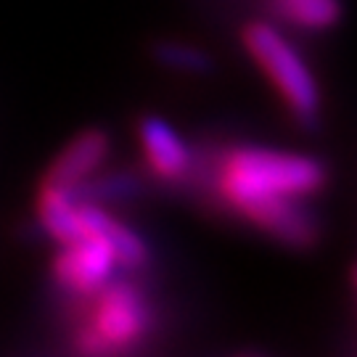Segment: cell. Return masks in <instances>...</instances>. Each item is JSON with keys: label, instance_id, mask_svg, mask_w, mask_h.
Returning <instances> with one entry per match:
<instances>
[{"label": "cell", "instance_id": "277c9868", "mask_svg": "<svg viewBox=\"0 0 357 357\" xmlns=\"http://www.w3.org/2000/svg\"><path fill=\"white\" fill-rule=\"evenodd\" d=\"M116 268L114 252L98 233H85L72 243H61L53 259V275L66 291L93 296L103 283L112 281Z\"/></svg>", "mask_w": 357, "mask_h": 357}, {"label": "cell", "instance_id": "52a82bcc", "mask_svg": "<svg viewBox=\"0 0 357 357\" xmlns=\"http://www.w3.org/2000/svg\"><path fill=\"white\" fill-rule=\"evenodd\" d=\"M243 217L289 246H312L318 238V220L310 215L305 199H270L243 212Z\"/></svg>", "mask_w": 357, "mask_h": 357}, {"label": "cell", "instance_id": "ba28073f", "mask_svg": "<svg viewBox=\"0 0 357 357\" xmlns=\"http://www.w3.org/2000/svg\"><path fill=\"white\" fill-rule=\"evenodd\" d=\"M38 212L45 233L59 243H72L90 233L85 220V202H79L75 191L40 185Z\"/></svg>", "mask_w": 357, "mask_h": 357}, {"label": "cell", "instance_id": "8fae6325", "mask_svg": "<svg viewBox=\"0 0 357 357\" xmlns=\"http://www.w3.org/2000/svg\"><path fill=\"white\" fill-rule=\"evenodd\" d=\"M153 56H156L159 64L169 66V69H175V72L204 75V72L212 69V59H209L202 48L188 45V43H172V40L159 43V45L153 48Z\"/></svg>", "mask_w": 357, "mask_h": 357}, {"label": "cell", "instance_id": "5b68a950", "mask_svg": "<svg viewBox=\"0 0 357 357\" xmlns=\"http://www.w3.org/2000/svg\"><path fill=\"white\" fill-rule=\"evenodd\" d=\"M109 149H112V141L103 130L90 128L85 132H79L75 141L66 143L64 151L53 159V165L48 167L40 185L75 191L101 169L106 156H109Z\"/></svg>", "mask_w": 357, "mask_h": 357}, {"label": "cell", "instance_id": "9c48e42d", "mask_svg": "<svg viewBox=\"0 0 357 357\" xmlns=\"http://www.w3.org/2000/svg\"><path fill=\"white\" fill-rule=\"evenodd\" d=\"M85 220H88L90 233H98L103 241L109 243V249L114 252L116 265H122V268L128 270H138L146 265V259H149L146 243L128 225H122L116 217L103 212L101 204L85 202Z\"/></svg>", "mask_w": 357, "mask_h": 357}, {"label": "cell", "instance_id": "3957f363", "mask_svg": "<svg viewBox=\"0 0 357 357\" xmlns=\"http://www.w3.org/2000/svg\"><path fill=\"white\" fill-rule=\"evenodd\" d=\"M243 45L262 66V72L281 93V98L302 122H312L318 116L320 90L315 77L305 64L302 53L283 38L275 26L255 22L243 29Z\"/></svg>", "mask_w": 357, "mask_h": 357}, {"label": "cell", "instance_id": "6da1fadb", "mask_svg": "<svg viewBox=\"0 0 357 357\" xmlns=\"http://www.w3.org/2000/svg\"><path fill=\"white\" fill-rule=\"evenodd\" d=\"M326 165L305 153L236 149L220 167V196L238 215L270 199H307L326 185Z\"/></svg>", "mask_w": 357, "mask_h": 357}, {"label": "cell", "instance_id": "7c38bea8", "mask_svg": "<svg viewBox=\"0 0 357 357\" xmlns=\"http://www.w3.org/2000/svg\"><path fill=\"white\" fill-rule=\"evenodd\" d=\"M275 3H283V0H275Z\"/></svg>", "mask_w": 357, "mask_h": 357}, {"label": "cell", "instance_id": "30bf717a", "mask_svg": "<svg viewBox=\"0 0 357 357\" xmlns=\"http://www.w3.org/2000/svg\"><path fill=\"white\" fill-rule=\"evenodd\" d=\"M275 11L286 22L302 29H328L339 24L342 3L339 0H283V3H275Z\"/></svg>", "mask_w": 357, "mask_h": 357}, {"label": "cell", "instance_id": "7a4b0ae2", "mask_svg": "<svg viewBox=\"0 0 357 357\" xmlns=\"http://www.w3.org/2000/svg\"><path fill=\"white\" fill-rule=\"evenodd\" d=\"M88 323L77 331L75 347L82 355L128 352L151 328V307L132 283L109 281L93 294Z\"/></svg>", "mask_w": 357, "mask_h": 357}, {"label": "cell", "instance_id": "8992f818", "mask_svg": "<svg viewBox=\"0 0 357 357\" xmlns=\"http://www.w3.org/2000/svg\"><path fill=\"white\" fill-rule=\"evenodd\" d=\"M138 141L149 169L159 180L175 183L183 180L191 169V151L175 128L162 116H146L138 125Z\"/></svg>", "mask_w": 357, "mask_h": 357}]
</instances>
